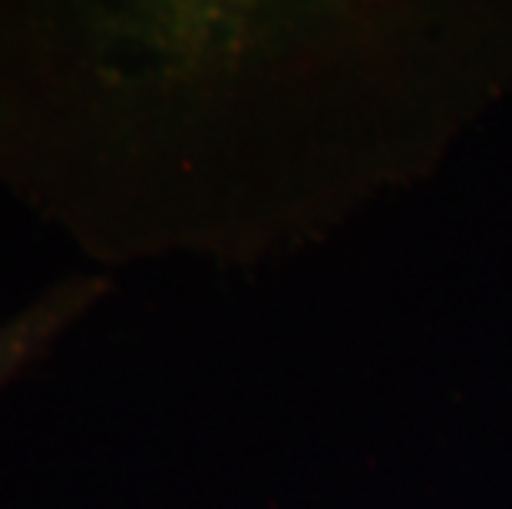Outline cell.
<instances>
[{"label":"cell","mask_w":512,"mask_h":509,"mask_svg":"<svg viewBox=\"0 0 512 509\" xmlns=\"http://www.w3.org/2000/svg\"><path fill=\"white\" fill-rule=\"evenodd\" d=\"M96 295H100L96 281H63V285L50 288L47 295L37 298L30 308L0 324V391L10 381H17L30 364H37L50 351V344L60 338V331Z\"/></svg>","instance_id":"cell-1"}]
</instances>
